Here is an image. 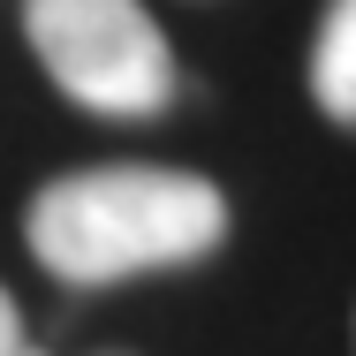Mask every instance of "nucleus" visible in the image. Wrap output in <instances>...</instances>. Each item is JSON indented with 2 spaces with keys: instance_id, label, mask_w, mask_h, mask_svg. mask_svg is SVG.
Wrapping results in <instances>:
<instances>
[{
  "instance_id": "7ed1b4c3",
  "label": "nucleus",
  "mask_w": 356,
  "mask_h": 356,
  "mask_svg": "<svg viewBox=\"0 0 356 356\" xmlns=\"http://www.w3.org/2000/svg\"><path fill=\"white\" fill-rule=\"evenodd\" d=\"M311 99L341 129H356V0H334L311 38Z\"/></svg>"
},
{
  "instance_id": "39448f33",
  "label": "nucleus",
  "mask_w": 356,
  "mask_h": 356,
  "mask_svg": "<svg viewBox=\"0 0 356 356\" xmlns=\"http://www.w3.org/2000/svg\"><path fill=\"white\" fill-rule=\"evenodd\" d=\"M23 356H38V349H23Z\"/></svg>"
},
{
  "instance_id": "20e7f679",
  "label": "nucleus",
  "mask_w": 356,
  "mask_h": 356,
  "mask_svg": "<svg viewBox=\"0 0 356 356\" xmlns=\"http://www.w3.org/2000/svg\"><path fill=\"white\" fill-rule=\"evenodd\" d=\"M0 356H23V318H15L8 288H0Z\"/></svg>"
},
{
  "instance_id": "f03ea898",
  "label": "nucleus",
  "mask_w": 356,
  "mask_h": 356,
  "mask_svg": "<svg viewBox=\"0 0 356 356\" xmlns=\"http://www.w3.org/2000/svg\"><path fill=\"white\" fill-rule=\"evenodd\" d=\"M23 38L38 69L106 122H152L182 91L175 46L144 0H23Z\"/></svg>"
},
{
  "instance_id": "f257e3e1",
  "label": "nucleus",
  "mask_w": 356,
  "mask_h": 356,
  "mask_svg": "<svg viewBox=\"0 0 356 356\" xmlns=\"http://www.w3.org/2000/svg\"><path fill=\"white\" fill-rule=\"evenodd\" d=\"M31 258L69 288H114L137 273L197 266L227 235V197L182 167H83L31 197Z\"/></svg>"
}]
</instances>
